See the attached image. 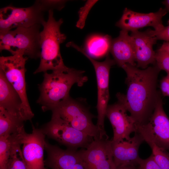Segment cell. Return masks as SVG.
I'll use <instances>...</instances> for the list:
<instances>
[{
  "label": "cell",
  "mask_w": 169,
  "mask_h": 169,
  "mask_svg": "<svg viewBox=\"0 0 169 169\" xmlns=\"http://www.w3.org/2000/svg\"><path fill=\"white\" fill-rule=\"evenodd\" d=\"M84 72L66 67L51 73H44L43 81L39 85L40 95L37 100L43 111H52L68 99L74 84L81 86L87 81Z\"/></svg>",
  "instance_id": "cell-2"
},
{
  "label": "cell",
  "mask_w": 169,
  "mask_h": 169,
  "mask_svg": "<svg viewBox=\"0 0 169 169\" xmlns=\"http://www.w3.org/2000/svg\"><path fill=\"white\" fill-rule=\"evenodd\" d=\"M149 29L144 32H131L130 35L133 46L136 67L145 69L150 64H156V53L153 46L157 40Z\"/></svg>",
  "instance_id": "cell-17"
},
{
  "label": "cell",
  "mask_w": 169,
  "mask_h": 169,
  "mask_svg": "<svg viewBox=\"0 0 169 169\" xmlns=\"http://www.w3.org/2000/svg\"><path fill=\"white\" fill-rule=\"evenodd\" d=\"M137 169H161L155 161L152 154L146 159H141Z\"/></svg>",
  "instance_id": "cell-27"
},
{
  "label": "cell",
  "mask_w": 169,
  "mask_h": 169,
  "mask_svg": "<svg viewBox=\"0 0 169 169\" xmlns=\"http://www.w3.org/2000/svg\"><path fill=\"white\" fill-rule=\"evenodd\" d=\"M45 136L40 128L33 125L32 133H25L22 150L28 169H46L44 161Z\"/></svg>",
  "instance_id": "cell-12"
},
{
  "label": "cell",
  "mask_w": 169,
  "mask_h": 169,
  "mask_svg": "<svg viewBox=\"0 0 169 169\" xmlns=\"http://www.w3.org/2000/svg\"><path fill=\"white\" fill-rule=\"evenodd\" d=\"M11 135L0 136V169H6L11 154Z\"/></svg>",
  "instance_id": "cell-24"
},
{
  "label": "cell",
  "mask_w": 169,
  "mask_h": 169,
  "mask_svg": "<svg viewBox=\"0 0 169 169\" xmlns=\"http://www.w3.org/2000/svg\"><path fill=\"white\" fill-rule=\"evenodd\" d=\"M110 51L119 66L122 67L126 64L136 66L133 46L128 31H120L119 36L112 40Z\"/></svg>",
  "instance_id": "cell-19"
},
{
  "label": "cell",
  "mask_w": 169,
  "mask_h": 169,
  "mask_svg": "<svg viewBox=\"0 0 169 169\" xmlns=\"http://www.w3.org/2000/svg\"><path fill=\"white\" fill-rule=\"evenodd\" d=\"M22 144L21 136L12 137L10 156L6 169H28L22 153Z\"/></svg>",
  "instance_id": "cell-22"
},
{
  "label": "cell",
  "mask_w": 169,
  "mask_h": 169,
  "mask_svg": "<svg viewBox=\"0 0 169 169\" xmlns=\"http://www.w3.org/2000/svg\"><path fill=\"white\" fill-rule=\"evenodd\" d=\"M47 157L45 164L51 169H87L79 150L63 149L45 142Z\"/></svg>",
  "instance_id": "cell-14"
},
{
  "label": "cell",
  "mask_w": 169,
  "mask_h": 169,
  "mask_svg": "<svg viewBox=\"0 0 169 169\" xmlns=\"http://www.w3.org/2000/svg\"><path fill=\"white\" fill-rule=\"evenodd\" d=\"M69 125L93 137L100 139V134L92 119L95 116L84 105L70 97L52 111Z\"/></svg>",
  "instance_id": "cell-7"
},
{
  "label": "cell",
  "mask_w": 169,
  "mask_h": 169,
  "mask_svg": "<svg viewBox=\"0 0 169 169\" xmlns=\"http://www.w3.org/2000/svg\"><path fill=\"white\" fill-rule=\"evenodd\" d=\"M41 25L19 27L0 33V51L7 50L12 55L18 52L32 59L40 57Z\"/></svg>",
  "instance_id": "cell-4"
},
{
  "label": "cell",
  "mask_w": 169,
  "mask_h": 169,
  "mask_svg": "<svg viewBox=\"0 0 169 169\" xmlns=\"http://www.w3.org/2000/svg\"><path fill=\"white\" fill-rule=\"evenodd\" d=\"M48 137L69 148H86L94 138L68 124L56 114L52 113L50 120L40 128Z\"/></svg>",
  "instance_id": "cell-8"
},
{
  "label": "cell",
  "mask_w": 169,
  "mask_h": 169,
  "mask_svg": "<svg viewBox=\"0 0 169 169\" xmlns=\"http://www.w3.org/2000/svg\"><path fill=\"white\" fill-rule=\"evenodd\" d=\"M47 11L42 0L36 1L31 6L17 8L8 6L0 10V33L19 27L42 25L45 21L44 13Z\"/></svg>",
  "instance_id": "cell-6"
},
{
  "label": "cell",
  "mask_w": 169,
  "mask_h": 169,
  "mask_svg": "<svg viewBox=\"0 0 169 169\" xmlns=\"http://www.w3.org/2000/svg\"><path fill=\"white\" fill-rule=\"evenodd\" d=\"M166 7L167 10L169 11V0H166L163 2Z\"/></svg>",
  "instance_id": "cell-32"
},
{
  "label": "cell",
  "mask_w": 169,
  "mask_h": 169,
  "mask_svg": "<svg viewBox=\"0 0 169 169\" xmlns=\"http://www.w3.org/2000/svg\"><path fill=\"white\" fill-rule=\"evenodd\" d=\"M151 32L157 40H162L169 42V21L168 25L166 27L164 26L161 30L156 31L151 29Z\"/></svg>",
  "instance_id": "cell-28"
},
{
  "label": "cell",
  "mask_w": 169,
  "mask_h": 169,
  "mask_svg": "<svg viewBox=\"0 0 169 169\" xmlns=\"http://www.w3.org/2000/svg\"><path fill=\"white\" fill-rule=\"evenodd\" d=\"M137 132L141 135L144 141L150 147L153 158L161 169H169V152L158 146L143 131L138 129Z\"/></svg>",
  "instance_id": "cell-23"
},
{
  "label": "cell",
  "mask_w": 169,
  "mask_h": 169,
  "mask_svg": "<svg viewBox=\"0 0 169 169\" xmlns=\"http://www.w3.org/2000/svg\"><path fill=\"white\" fill-rule=\"evenodd\" d=\"M137 129L147 134L161 148L169 152V118L164 111L160 95L148 122Z\"/></svg>",
  "instance_id": "cell-10"
},
{
  "label": "cell",
  "mask_w": 169,
  "mask_h": 169,
  "mask_svg": "<svg viewBox=\"0 0 169 169\" xmlns=\"http://www.w3.org/2000/svg\"><path fill=\"white\" fill-rule=\"evenodd\" d=\"M156 64L160 70L165 71L169 74V54L158 50L156 53Z\"/></svg>",
  "instance_id": "cell-26"
},
{
  "label": "cell",
  "mask_w": 169,
  "mask_h": 169,
  "mask_svg": "<svg viewBox=\"0 0 169 169\" xmlns=\"http://www.w3.org/2000/svg\"><path fill=\"white\" fill-rule=\"evenodd\" d=\"M24 56L18 52L10 56L0 57V70L18 92L25 111L32 118L34 115L28 100L25 79V65L28 58Z\"/></svg>",
  "instance_id": "cell-9"
},
{
  "label": "cell",
  "mask_w": 169,
  "mask_h": 169,
  "mask_svg": "<svg viewBox=\"0 0 169 169\" xmlns=\"http://www.w3.org/2000/svg\"><path fill=\"white\" fill-rule=\"evenodd\" d=\"M160 88L162 95L169 97V74H167L161 80Z\"/></svg>",
  "instance_id": "cell-29"
},
{
  "label": "cell",
  "mask_w": 169,
  "mask_h": 169,
  "mask_svg": "<svg viewBox=\"0 0 169 169\" xmlns=\"http://www.w3.org/2000/svg\"><path fill=\"white\" fill-rule=\"evenodd\" d=\"M75 49L84 55L92 63L95 72L97 87V102L96 108L97 120L96 125L100 132V139L108 138L105 130L104 121L109 99V79L111 67L115 63L109 54L105 60L99 62L88 55L84 49L76 46Z\"/></svg>",
  "instance_id": "cell-5"
},
{
  "label": "cell",
  "mask_w": 169,
  "mask_h": 169,
  "mask_svg": "<svg viewBox=\"0 0 169 169\" xmlns=\"http://www.w3.org/2000/svg\"><path fill=\"white\" fill-rule=\"evenodd\" d=\"M0 107L22 117L25 121L32 119L25 111L19 94L0 70Z\"/></svg>",
  "instance_id": "cell-18"
},
{
  "label": "cell",
  "mask_w": 169,
  "mask_h": 169,
  "mask_svg": "<svg viewBox=\"0 0 169 169\" xmlns=\"http://www.w3.org/2000/svg\"><path fill=\"white\" fill-rule=\"evenodd\" d=\"M111 141L113 160L116 167L138 166L141 159L139 155V148L144 141L140 133L135 132L133 137L127 140L117 142Z\"/></svg>",
  "instance_id": "cell-16"
},
{
  "label": "cell",
  "mask_w": 169,
  "mask_h": 169,
  "mask_svg": "<svg viewBox=\"0 0 169 169\" xmlns=\"http://www.w3.org/2000/svg\"><path fill=\"white\" fill-rule=\"evenodd\" d=\"M97 0H88L78 12L79 18L76 23V27L82 29L85 24L87 16L91 8L97 2Z\"/></svg>",
  "instance_id": "cell-25"
},
{
  "label": "cell",
  "mask_w": 169,
  "mask_h": 169,
  "mask_svg": "<svg viewBox=\"0 0 169 169\" xmlns=\"http://www.w3.org/2000/svg\"><path fill=\"white\" fill-rule=\"evenodd\" d=\"M167 13V9L161 8L156 12L147 13L135 12L125 8L115 25L128 32L137 31L147 26L152 27L154 30L158 31L164 27L162 19Z\"/></svg>",
  "instance_id": "cell-13"
},
{
  "label": "cell",
  "mask_w": 169,
  "mask_h": 169,
  "mask_svg": "<svg viewBox=\"0 0 169 169\" xmlns=\"http://www.w3.org/2000/svg\"><path fill=\"white\" fill-rule=\"evenodd\" d=\"M63 22L62 18L56 21L54 16L53 10L48 11V19L43 24V29L40 34V61L34 74L62 69L64 64L60 51V45L66 37L60 30Z\"/></svg>",
  "instance_id": "cell-3"
},
{
  "label": "cell",
  "mask_w": 169,
  "mask_h": 169,
  "mask_svg": "<svg viewBox=\"0 0 169 169\" xmlns=\"http://www.w3.org/2000/svg\"><path fill=\"white\" fill-rule=\"evenodd\" d=\"M115 169H137V166H129L119 167H116Z\"/></svg>",
  "instance_id": "cell-31"
},
{
  "label": "cell",
  "mask_w": 169,
  "mask_h": 169,
  "mask_svg": "<svg viewBox=\"0 0 169 169\" xmlns=\"http://www.w3.org/2000/svg\"><path fill=\"white\" fill-rule=\"evenodd\" d=\"M126 74V93H118V102L129 112L137 125L149 121L160 95L156 90L158 76L161 70L156 64L141 69L126 64L121 67Z\"/></svg>",
  "instance_id": "cell-1"
},
{
  "label": "cell",
  "mask_w": 169,
  "mask_h": 169,
  "mask_svg": "<svg viewBox=\"0 0 169 169\" xmlns=\"http://www.w3.org/2000/svg\"><path fill=\"white\" fill-rule=\"evenodd\" d=\"M22 117L10 113L0 107V136H9L24 128Z\"/></svg>",
  "instance_id": "cell-21"
},
{
  "label": "cell",
  "mask_w": 169,
  "mask_h": 169,
  "mask_svg": "<svg viewBox=\"0 0 169 169\" xmlns=\"http://www.w3.org/2000/svg\"><path fill=\"white\" fill-rule=\"evenodd\" d=\"M124 106L118 102L117 103L108 105L106 116L109 120L113 131V142H119L127 140L130 135L137 131V125L134 119L127 113Z\"/></svg>",
  "instance_id": "cell-15"
},
{
  "label": "cell",
  "mask_w": 169,
  "mask_h": 169,
  "mask_svg": "<svg viewBox=\"0 0 169 169\" xmlns=\"http://www.w3.org/2000/svg\"><path fill=\"white\" fill-rule=\"evenodd\" d=\"M87 169H115L112 141L95 139L80 150Z\"/></svg>",
  "instance_id": "cell-11"
},
{
  "label": "cell",
  "mask_w": 169,
  "mask_h": 169,
  "mask_svg": "<svg viewBox=\"0 0 169 169\" xmlns=\"http://www.w3.org/2000/svg\"><path fill=\"white\" fill-rule=\"evenodd\" d=\"M112 41L108 35H93L87 39L84 50L88 55L94 59L101 58L108 54Z\"/></svg>",
  "instance_id": "cell-20"
},
{
  "label": "cell",
  "mask_w": 169,
  "mask_h": 169,
  "mask_svg": "<svg viewBox=\"0 0 169 169\" xmlns=\"http://www.w3.org/2000/svg\"><path fill=\"white\" fill-rule=\"evenodd\" d=\"M158 50L165 52L169 54V42H164Z\"/></svg>",
  "instance_id": "cell-30"
}]
</instances>
